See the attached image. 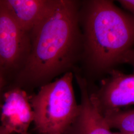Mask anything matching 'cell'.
<instances>
[{
  "label": "cell",
  "instance_id": "obj_1",
  "mask_svg": "<svg viewBox=\"0 0 134 134\" xmlns=\"http://www.w3.org/2000/svg\"><path fill=\"white\" fill-rule=\"evenodd\" d=\"M79 3L55 0L52 8L29 34L30 47L18 76L23 85H42L70 72L81 57L83 37Z\"/></svg>",
  "mask_w": 134,
  "mask_h": 134
},
{
  "label": "cell",
  "instance_id": "obj_2",
  "mask_svg": "<svg viewBox=\"0 0 134 134\" xmlns=\"http://www.w3.org/2000/svg\"><path fill=\"white\" fill-rule=\"evenodd\" d=\"M82 56L91 71L108 74L134 45V18L112 1L92 0L80 10Z\"/></svg>",
  "mask_w": 134,
  "mask_h": 134
},
{
  "label": "cell",
  "instance_id": "obj_3",
  "mask_svg": "<svg viewBox=\"0 0 134 134\" xmlns=\"http://www.w3.org/2000/svg\"><path fill=\"white\" fill-rule=\"evenodd\" d=\"M70 71L41 87L30 98L35 129L40 134H67L80 111Z\"/></svg>",
  "mask_w": 134,
  "mask_h": 134
},
{
  "label": "cell",
  "instance_id": "obj_4",
  "mask_svg": "<svg viewBox=\"0 0 134 134\" xmlns=\"http://www.w3.org/2000/svg\"><path fill=\"white\" fill-rule=\"evenodd\" d=\"M107 75L98 87L91 88L88 83L91 101L103 116L134 104V72L113 69Z\"/></svg>",
  "mask_w": 134,
  "mask_h": 134
},
{
  "label": "cell",
  "instance_id": "obj_5",
  "mask_svg": "<svg viewBox=\"0 0 134 134\" xmlns=\"http://www.w3.org/2000/svg\"><path fill=\"white\" fill-rule=\"evenodd\" d=\"M30 47L29 34L20 28L0 0V75L25 62Z\"/></svg>",
  "mask_w": 134,
  "mask_h": 134
},
{
  "label": "cell",
  "instance_id": "obj_6",
  "mask_svg": "<svg viewBox=\"0 0 134 134\" xmlns=\"http://www.w3.org/2000/svg\"><path fill=\"white\" fill-rule=\"evenodd\" d=\"M1 125L14 134H29L30 125L34 122V113L27 93L14 87L4 96L0 113Z\"/></svg>",
  "mask_w": 134,
  "mask_h": 134
},
{
  "label": "cell",
  "instance_id": "obj_7",
  "mask_svg": "<svg viewBox=\"0 0 134 134\" xmlns=\"http://www.w3.org/2000/svg\"><path fill=\"white\" fill-rule=\"evenodd\" d=\"M75 76L80 90L81 102L79 114L67 134H114L92 102L86 79L78 73Z\"/></svg>",
  "mask_w": 134,
  "mask_h": 134
},
{
  "label": "cell",
  "instance_id": "obj_8",
  "mask_svg": "<svg viewBox=\"0 0 134 134\" xmlns=\"http://www.w3.org/2000/svg\"><path fill=\"white\" fill-rule=\"evenodd\" d=\"M20 28L30 34L52 8L55 0H2Z\"/></svg>",
  "mask_w": 134,
  "mask_h": 134
},
{
  "label": "cell",
  "instance_id": "obj_9",
  "mask_svg": "<svg viewBox=\"0 0 134 134\" xmlns=\"http://www.w3.org/2000/svg\"><path fill=\"white\" fill-rule=\"evenodd\" d=\"M103 117L110 129L115 128L120 132L134 133V109H121Z\"/></svg>",
  "mask_w": 134,
  "mask_h": 134
},
{
  "label": "cell",
  "instance_id": "obj_10",
  "mask_svg": "<svg viewBox=\"0 0 134 134\" xmlns=\"http://www.w3.org/2000/svg\"><path fill=\"white\" fill-rule=\"evenodd\" d=\"M120 64H128L133 69L134 72V49L132 48L125 53L121 59Z\"/></svg>",
  "mask_w": 134,
  "mask_h": 134
},
{
  "label": "cell",
  "instance_id": "obj_11",
  "mask_svg": "<svg viewBox=\"0 0 134 134\" xmlns=\"http://www.w3.org/2000/svg\"><path fill=\"white\" fill-rule=\"evenodd\" d=\"M118 2L134 18V0H119Z\"/></svg>",
  "mask_w": 134,
  "mask_h": 134
},
{
  "label": "cell",
  "instance_id": "obj_12",
  "mask_svg": "<svg viewBox=\"0 0 134 134\" xmlns=\"http://www.w3.org/2000/svg\"><path fill=\"white\" fill-rule=\"evenodd\" d=\"M0 134H14L10 130L2 125H0Z\"/></svg>",
  "mask_w": 134,
  "mask_h": 134
},
{
  "label": "cell",
  "instance_id": "obj_13",
  "mask_svg": "<svg viewBox=\"0 0 134 134\" xmlns=\"http://www.w3.org/2000/svg\"><path fill=\"white\" fill-rule=\"evenodd\" d=\"M5 78L3 77L1 75H0V95L3 89V87L5 86Z\"/></svg>",
  "mask_w": 134,
  "mask_h": 134
},
{
  "label": "cell",
  "instance_id": "obj_14",
  "mask_svg": "<svg viewBox=\"0 0 134 134\" xmlns=\"http://www.w3.org/2000/svg\"><path fill=\"white\" fill-rule=\"evenodd\" d=\"M114 134H134V133H130V132H118L114 133Z\"/></svg>",
  "mask_w": 134,
  "mask_h": 134
}]
</instances>
